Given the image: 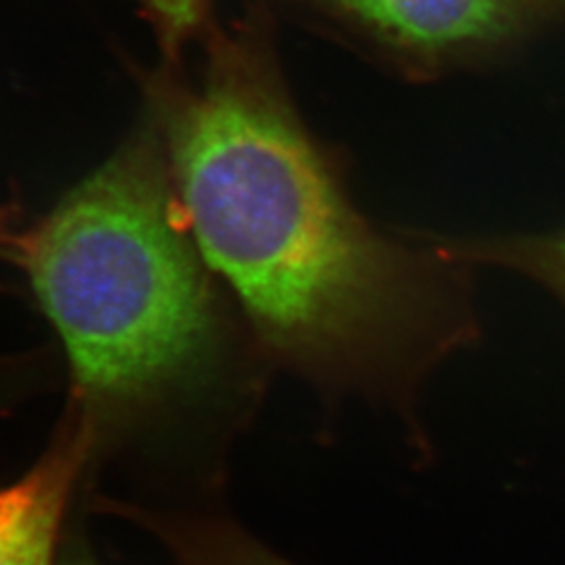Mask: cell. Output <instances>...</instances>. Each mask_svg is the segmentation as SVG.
Instances as JSON below:
<instances>
[{"instance_id": "cell-3", "label": "cell", "mask_w": 565, "mask_h": 565, "mask_svg": "<svg viewBox=\"0 0 565 565\" xmlns=\"http://www.w3.org/2000/svg\"><path fill=\"white\" fill-rule=\"evenodd\" d=\"M406 84L492 72L565 34V0H260Z\"/></svg>"}, {"instance_id": "cell-8", "label": "cell", "mask_w": 565, "mask_h": 565, "mask_svg": "<svg viewBox=\"0 0 565 565\" xmlns=\"http://www.w3.org/2000/svg\"><path fill=\"white\" fill-rule=\"evenodd\" d=\"M21 224L20 205L18 203H0V260L11 263L18 239H20Z\"/></svg>"}, {"instance_id": "cell-7", "label": "cell", "mask_w": 565, "mask_h": 565, "mask_svg": "<svg viewBox=\"0 0 565 565\" xmlns=\"http://www.w3.org/2000/svg\"><path fill=\"white\" fill-rule=\"evenodd\" d=\"M151 23L163 63H179L202 41L212 23V0H139Z\"/></svg>"}, {"instance_id": "cell-2", "label": "cell", "mask_w": 565, "mask_h": 565, "mask_svg": "<svg viewBox=\"0 0 565 565\" xmlns=\"http://www.w3.org/2000/svg\"><path fill=\"white\" fill-rule=\"evenodd\" d=\"M11 264L60 340L67 406L102 448L260 398L273 369L191 239L147 118L23 226Z\"/></svg>"}, {"instance_id": "cell-9", "label": "cell", "mask_w": 565, "mask_h": 565, "mask_svg": "<svg viewBox=\"0 0 565 565\" xmlns=\"http://www.w3.org/2000/svg\"><path fill=\"white\" fill-rule=\"evenodd\" d=\"M61 565H95L93 564V559H90V555H88V551H84V548H78V551H67L65 555H63V559H61Z\"/></svg>"}, {"instance_id": "cell-4", "label": "cell", "mask_w": 565, "mask_h": 565, "mask_svg": "<svg viewBox=\"0 0 565 565\" xmlns=\"http://www.w3.org/2000/svg\"><path fill=\"white\" fill-rule=\"evenodd\" d=\"M99 452L95 425L67 406L36 463L0 486V565H61L67 511Z\"/></svg>"}, {"instance_id": "cell-5", "label": "cell", "mask_w": 565, "mask_h": 565, "mask_svg": "<svg viewBox=\"0 0 565 565\" xmlns=\"http://www.w3.org/2000/svg\"><path fill=\"white\" fill-rule=\"evenodd\" d=\"M111 511L156 539L172 565H298L224 515L130 503Z\"/></svg>"}, {"instance_id": "cell-6", "label": "cell", "mask_w": 565, "mask_h": 565, "mask_svg": "<svg viewBox=\"0 0 565 565\" xmlns=\"http://www.w3.org/2000/svg\"><path fill=\"white\" fill-rule=\"evenodd\" d=\"M424 235L452 260L476 270H503L534 282L565 310V224L505 233H445L425 228Z\"/></svg>"}, {"instance_id": "cell-1", "label": "cell", "mask_w": 565, "mask_h": 565, "mask_svg": "<svg viewBox=\"0 0 565 565\" xmlns=\"http://www.w3.org/2000/svg\"><path fill=\"white\" fill-rule=\"evenodd\" d=\"M198 44L195 65L147 78L145 118L203 263L273 371L392 415L425 457V387L484 338L478 270L359 205L348 151L298 107L266 4Z\"/></svg>"}]
</instances>
